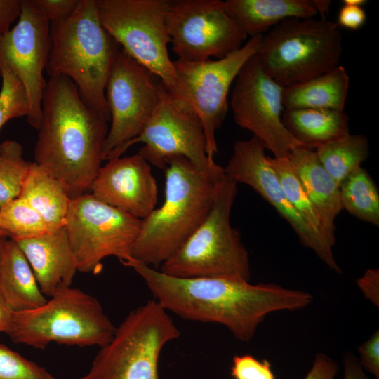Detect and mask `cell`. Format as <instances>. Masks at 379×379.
<instances>
[{
    "instance_id": "obj_1",
    "label": "cell",
    "mask_w": 379,
    "mask_h": 379,
    "mask_svg": "<svg viewBox=\"0 0 379 379\" xmlns=\"http://www.w3.org/2000/svg\"><path fill=\"white\" fill-rule=\"evenodd\" d=\"M141 277L166 310L194 321L225 326L239 340H251L271 312L308 306L313 296L274 284L219 277L180 278L167 275L132 258L124 263Z\"/></svg>"
},
{
    "instance_id": "obj_2",
    "label": "cell",
    "mask_w": 379,
    "mask_h": 379,
    "mask_svg": "<svg viewBox=\"0 0 379 379\" xmlns=\"http://www.w3.org/2000/svg\"><path fill=\"white\" fill-rule=\"evenodd\" d=\"M108 121L84 102L70 79L56 76L46 81L34 162L71 199L91 193L103 161Z\"/></svg>"
},
{
    "instance_id": "obj_3",
    "label": "cell",
    "mask_w": 379,
    "mask_h": 379,
    "mask_svg": "<svg viewBox=\"0 0 379 379\" xmlns=\"http://www.w3.org/2000/svg\"><path fill=\"white\" fill-rule=\"evenodd\" d=\"M165 196L161 207L142 220L131 257L154 268L168 260L209 213L218 184L181 156L166 161Z\"/></svg>"
},
{
    "instance_id": "obj_4",
    "label": "cell",
    "mask_w": 379,
    "mask_h": 379,
    "mask_svg": "<svg viewBox=\"0 0 379 379\" xmlns=\"http://www.w3.org/2000/svg\"><path fill=\"white\" fill-rule=\"evenodd\" d=\"M46 73L70 79L84 102L108 121L105 86L120 46L102 25L95 0H79L72 15L51 23Z\"/></svg>"
},
{
    "instance_id": "obj_5",
    "label": "cell",
    "mask_w": 379,
    "mask_h": 379,
    "mask_svg": "<svg viewBox=\"0 0 379 379\" xmlns=\"http://www.w3.org/2000/svg\"><path fill=\"white\" fill-rule=\"evenodd\" d=\"M237 183L225 175L207 217L159 271L180 278L219 277L249 281L248 253L230 224Z\"/></svg>"
},
{
    "instance_id": "obj_6",
    "label": "cell",
    "mask_w": 379,
    "mask_h": 379,
    "mask_svg": "<svg viewBox=\"0 0 379 379\" xmlns=\"http://www.w3.org/2000/svg\"><path fill=\"white\" fill-rule=\"evenodd\" d=\"M115 329L95 298L70 286L37 308L13 312L6 333L15 343L37 349L51 343L102 347Z\"/></svg>"
},
{
    "instance_id": "obj_7",
    "label": "cell",
    "mask_w": 379,
    "mask_h": 379,
    "mask_svg": "<svg viewBox=\"0 0 379 379\" xmlns=\"http://www.w3.org/2000/svg\"><path fill=\"white\" fill-rule=\"evenodd\" d=\"M343 37L324 18L286 19L262 36L256 53L263 70L284 88L340 65Z\"/></svg>"
},
{
    "instance_id": "obj_8",
    "label": "cell",
    "mask_w": 379,
    "mask_h": 379,
    "mask_svg": "<svg viewBox=\"0 0 379 379\" xmlns=\"http://www.w3.org/2000/svg\"><path fill=\"white\" fill-rule=\"evenodd\" d=\"M103 27L121 48L158 78L176 100L187 103L171 59L170 0H95Z\"/></svg>"
},
{
    "instance_id": "obj_9",
    "label": "cell",
    "mask_w": 379,
    "mask_h": 379,
    "mask_svg": "<svg viewBox=\"0 0 379 379\" xmlns=\"http://www.w3.org/2000/svg\"><path fill=\"white\" fill-rule=\"evenodd\" d=\"M180 335L172 318L156 300L131 311L100 347L80 379H160L158 364L169 342Z\"/></svg>"
},
{
    "instance_id": "obj_10",
    "label": "cell",
    "mask_w": 379,
    "mask_h": 379,
    "mask_svg": "<svg viewBox=\"0 0 379 379\" xmlns=\"http://www.w3.org/2000/svg\"><path fill=\"white\" fill-rule=\"evenodd\" d=\"M158 104L138 136L121 149L144 143L138 154L149 164L165 170L173 157L186 158L199 172L214 178L225 175L224 168L206 154V138L196 112L190 105L175 99L157 78Z\"/></svg>"
},
{
    "instance_id": "obj_11",
    "label": "cell",
    "mask_w": 379,
    "mask_h": 379,
    "mask_svg": "<svg viewBox=\"0 0 379 379\" xmlns=\"http://www.w3.org/2000/svg\"><path fill=\"white\" fill-rule=\"evenodd\" d=\"M142 220L111 206L91 193L71 199L65 226L77 270L97 273L102 260L131 258Z\"/></svg>"
},
{
    "instance_id": "obj_12",
    "label": "cell",
    "mask_w": 379,
    "mask_h": 379,
    "mask_svg": "<svg viewBox=\"0 0 379 379\" xmlns=\"http://www.w3.org/2000/svg\"><path fill=\"white\" fill-rule=\"evenodd\" d=\"M167 27L178 59H220L239 49L247 36L221 0L170 1Z\"/></svg>"
},
{
    "instance_id": "obj_13",
    "label": "cell",
    "mask_w": 379,
    "mask_h": 379,
    "mask_svg": "<svg viewBox=\"0 0 379 379\" xmlns=\"http://www.w3.org/2000/svg\"><path fill=\"white\" fill-rule=\"evenodd\" d=\"M284 89L263 70L255 53L237 74L230 100L235 123L258 138L274 157H288L303 146L282 122Z\"/></svg>"
},
{
    "instance_id": "obj_14",
    "label": "cell",
    "mask_w": 379,
    "mask_h": 379,
    "mask_svg": "<svg viewBox=\"0 0 379 379\" xmlns=\"http://www.w3.org/2000/svg\"><path fill=\"white\" fill-rule=\"evenodd\" d=\"M105 98L111 126L103 161L120 157L123 147L142 132L158 104L157 77L121 48L107 80Z\"/></svg>"
},
{
    "instance_id": "obj_15",
    "label": "cell",
    "mask_w": 379,
    "mask_h": 379,
    "mask_svg": "<svg viewBox=\"0 0 379 379\" xmlns=\"http://www.w3.org/2000/svg\"><path fill=\"white\" fill-rule=\"evenodd\" d=\"M262 36L250 37L239 49L220 59L173 61L187 102L201 123L209 158L213 159L218 152L215 132L222 124L228 110L230 86L244 63L257 53Z\"/></svg>"
},
{
    "instance_id": "obj_16",
    "label": "cell",
    "mask_w": 379,
    "mask_h": 379,
    "mask_svg": "<svg viewBox=\"0 0 379 379\" xmlns=\"http://www.w3.org/2000/svg\"><path fill=\"white\" fill-rule=\"evenodd\" d=\"M51 47V23L32 0H22L20 15L0 36V74L11 72L24 86L29 100L27 121L38 129L46 84V70Z\"/></svg>"
},
{
    "instance_id": "obj_17",
    "label": "cell",
    "mask_w": 379,
    "mask_h": 379,
    "mask_svg": "<svg viewBox=\"0 0 379 379\" xmlns=\"http://www.w3.org/2000/svg\"><path fill=\"white\" fill-rule=\"evenodd\" d=\"M265 150L263 143L254 136L237 141L224 168L225 175L237 183L252 187L288 222L303 246L312 250L331 270L340 273L333 245L312 228L289 202Z\"/></svg>"
},
{
    "instance_id": "obj_18",
    "label": "cell",
    "mask_w": 379,
    "mask_h": 379,
    "mask_svg": "<svg viewBox=\"0 0 379 379\" xmlns=\"http://www.w3.org/2000/svg\"><path fill=\"white\" fill-rule=\"evenodd\" d=\"M98 200L143 220L157 202V181L149 164L139 154L109 159L91 188Z\"/></svg>"
},
{
    "instance_id": "obj_19",
    "label": "cell",
    "mask_w": 379,
    "mask_h": 379,
    "mask_svg": "<svg viewBox=\"0 0 379 379\" xmlns=\"http://www.w3.org/2000/svg\"><path fill=\"white\" fill-rule=\"evenodd\" d=\"M15 241L44 295L52 297L71 286L78 270L65 225L43 235Z\"/></svg>"
},
{
    "instance_id": "obj_20",
    "label": "cell",
    "mask_w": 379,
    "mask_h": 379,
    "mask_svg": "<svg viewBox=\"0 0 379 379\" xmlns=\"http://www.w3.org/2000/svg\"><path fill=\"white\" fill-rule=\"evenodd\" d=\"M288 158L317 210L325 235L335 244V219L343 209L339 185L323 167L314 149L299 146L290 152Z\"/></svg>"
},
{
    "instance_id": "obj_21",
    "label": "cell",
    "mask_w": 379,
    "mask_h": 379,
    "mask_svg": "<svg viewBox=\"0 0 379 379\" xmlns=\"http://www.w3.org/2000/svg\"><path fill=\"white\" fill-rule=\"evenodd\" d=\"M227 13L246 36L264 35L281 21L292 18H314L315 0H227Z\"/></svg>"
},
{
    "instance_id": "obj_22",
    "label": "cell",
    "mask_w": 379,
    "mask_h": 379,
    "mask_svg": "<svg viewBox=\"0 0 379 379\" xmlns=\"http://www.w3.org/2000/svg\"><path fill=\"white\" fill-rule=\"evenodd\" d=\"M0 291L13 312L33 310L47 301L24 253L10 238L0 258Z\"/></svg>"
},
{
    "instance_id": "obj_23",
    "label": "cell",
    "mask_w": 379,
    "mask_h": 379,
    "mask_svg": "<svg viewBox=\"0 0 379 379\" xmlns=\"http://www.w3.org/2000/svg\"><path fill=\"white\" fill-rule=\"evenodd\" d=\"M350 77L343 65L284 88L285 109H328L344 110Z\"/></svg>"
},
{
    "instance_id": "obj_24",
    "label": "cell",
    "mask_w": 379,
    "mask_h": 379,
    "mask_svg": "<svg viewBox=\"0 0 379 379\" xmlns=\"http://www.w3.org/2000/svg\"><path fill=\"white\" fill-rule=\"evenodd\" d=\"M281 119L284 126L298 142L313 149L350 133L349 117L344 110L285 109Z\"/></svg>"
},
{
    "instance_id": "obj_25",
    "label": "cell",
    "mask_w": 379,
    "mask_h": 379,
    "mask_svg": "<svg viewBox=\"0 0 379 379\" xmlns=\"http://www.w3.org/2000/svg\"><path fill=\"white\" fill-rule=\"evenodd\" d=\"M18 197L42 217L51 231L65 225L71 199L61 184L34 161Z\"/></svg>"
},
{
    "instance_id": "obj_26",
    "label": "cell",
    "mask_w": 379,
    "mask_h": 379,
    "mask_svg": "<svg viewBox=\"0 0 379 379\" xmlns=\"http://www.w3.org/2000/svg\"><path fill=\"white\" fill-rule=\"evenodd\" d=\"M320 163L339 185L361 167L369 155L367 138L347 133L314 149Z\"/></svg>"
},
{
    "instance_id": "obj_27",
    "label": "cell",
    "mask_w": 379,
    "mask_h": 379,
    "mask_svg": "<svg viewBox=\"0 0 379 379\" xmlns=\"http://www.w3.org/2000/svg\"><path fill=\"white\" fill-rule=\"evenodd\" d=\"M343 209L354 217L379 225V192L368 172L360 167L340 185Z\"/></svg>"
},
{
    "instance_id": "obj_28",
    "label": "cell",
    "mask_w": 379,
    "mask_h": 379,
    "mask_svg": "<svg viewBox=\"0 0 379 379\" xmlns=\"http://www.w3.org/2000/svg\"><path fill=\"white\" fill-rule=\"evenodd\" d=\"M51 231L42 217L20 197L0 208V232L8 238H32Z\"/></svg>"
},
{
    "instance_id": "obj_29",
    "label": "cell",
    "mask_w": 379,
    "mask_h": 379,
    "mask_svg": "<svg viewBox=\"0 0 379 379\" xmlns=\"http://www.w3.org/2000/svg\"><path fill=\"white\" fill-rule=\"evenodd\" d=\"M32 163L23 158L18 142L0 145V208L19 197Z\"/></svg>"
},
{
    "instance_id": "obj_30",
    "label": "cell",
    "mask_w": 379,
    "mask_h": 379,
    "mask_svg": "<svg viewBox=\"0 0 379 379\" xmlns=\"http://www.w3.org/2000/svg\"><path fill=\"white\" fill-rule=\"evenodd\" d=\"M267 160L274 170L280 184L291 205L315 231L324 236L321 220L295 173L288 157H270Z\"/></svg>"
},
{
    "instance_id": "obj_31",
    "label": "cell",
    "mask_w": 379,
    "mask_h": 379,
    "mask_svg": "<svg viewBox=\"0 0 379 379\" xmlns=\"http://www.w3.org/2000/svg\"><path fill=\"white\" fill-rule=\"evenodd\" d=\"M0 76L2 84L0 91V129L8 120L27 117L29 100L25 88L19 79L11 72L4 69Z\"/></svg>"
},
{
    "instance_id": "obj_32",
    "label": "cell",
    "mask_w": 379,
    "mask_h": 379,
    "mask_svg": "<svg viewBox=\"0 0 379 379\" xmlns=\"http://www.w3.org/2000/svg\"><path fill=\"white\" fill-rule=\"evenodd\" d=\"M0 379H56L44 367L0 344Z\"/></svg>"
},
{
    "instance_id": "obj_33",
    "label": "cell",
    "mask_w": 379,
    "mask_h": 379,
    "mask_svg": "<svg viewBox=\"0 0 379 379\" xmlns=\"http://www.w3.org/2000/svg\"><path fill=\"white\" fill-rule=\"evenodd\" d=\"M231 375L234 379H276L270 361L250 354L233 357Z\"/></svg>"
},
{
    "instance_id": "obj_34",
    "label": "cell",
    "mask_w": 379,
    "mask_h": 379,
    "mask_svg": "<svg viewBox=\"0 0 379 379\" xmlns=\"http://www.w3.org/2000/svg\"><path fill=\"white\" fill-rule=\"evenodd\" d=\"M32 1L50 23L61 22L69 18L79 3V0Z\"/></svg>"
},
{
    "instance_id": "obj_35",
    "label": "cell",
    "mask_w": 379,
    "mask_h": 379,
    "mask_svg": "<svg viewBox=\"0 0 379 379\" xmlns=\"http://www.w3.org/2000/svg\"><path fill=\"white\" fill-rule=\"evenodd\" d=\"M359 359L363 369L371 373L375 379H379V331L373 334L359 347Z\"/></svg>"
},
{
    "instance_id": "obj_36",
    "label": "cell",
    "mask_w": 379,
    "mask_h": 379,
    "mask_svg": "<svg viewBox=\"0 0 379 379\" xmlns=\"http://www.w3.org/2000/svg\"><path fill=\"white\" fill-rule=\"evenodd\" d=\"M366 18L362 6L343 4L339 10L336 23L346 29L358 30L365 24Z\"/></svg>"
},
{
    "instance_id": "obj_37",
    "label": "cell",
    "mask_w": 379,
    "mask_h": 379,
    "mask_svg": "<svg viewBox=\"0 0 379 379\" xmlns=\"http://www.w3.org/2000/svg\"><path fill=\"white\" fill-rule=\"evenodd\" d=\"M338 364L323 353L315 355L312 366L304 379H334Z\"/></svg>"
},
{
    "instance_id": "obj_38",
    "label": "cell",
    "mask_w": 379,
    "mask_h": 379,
    "mask_svg": "<svg viewBox=\"0 0 379 379\" xmlns=\"http://www.w3.org/2000/svg\"><path fill=\"white\" fill-rule=\"evenodd\" d=\"M357 284L364 295L373 304H379V270L368 269L357 280Z\"/></svg>"
},
{
    "instance_id": "obj_39",
    "label": "cell",
    "mask_w": 379,
    "mask_h": 379,
    "mask_svg": "<svg viewBox=\"0 0 379 379\" xmlns=\"http://www.w3.org/2000/svg\"><path fill=\"white\" fill-rule=\"evenodd\" d=\"M22 11V0H0V36L18 20Z\"/></svg>"
},
{
    "instance_id": "obj_40",
    "label": "cell",
    "mask_w": 379,
    "mask_h": 379,
    "mask_svg": "<svg viewBox=\"0 0 379 379\" xmlns=\"http://www.w3.org/2000/svg\"><path fill=\"white\" fill-rule=\"evenodd\" d=\"M343 365L344 379H372L365 374L359 359L351 352L345 354Z\"/></svg>"
},
{
    "instance_id": "obj_41",
    "label": "cell",
    "mask_w": 379,
    "mask_h": 379,
    "mask_svg": "<svg viewBox=\"0 0 379 379\" xmlns=\"http://www.w3.org/2000/svg\"><path fill=\"white\" fill-rule=\"evenodd\" d=\"M13 312L0 291V332L7 331Z\"/></svg>"
},
{
    "instance_id": "obj_42",
    "label": "cell",
    "mask_w": 379,
    "mask_h": 379,
    "mask_svg": "<svg viewBox=\"0 0 379 379\" xmlns=\"http://www.w3.org/2000/svg\"><path fill=\"white\" fill-rule=\"evenodd\" d=\"M317 13L320 15V18H326L328 13L331 1L328 0H315Z\"/></svg>"
},
{
    "instance_id": "obj_43",
    "label": "cell",
    "mask_w": 379,
    "mask_h": 379,
    "mask_svg": "<svg viewBox=\"0 0 379 379\" xmlns=\"http://www.w3.org/2000/svg\"><path fill=\"white\" fill-rule=\"evenodd\" d=\"M366 1L365 0H343V4L345 5H350V6H362L364 4H366Z\"/></svg>"
},
{
    "instance_id": "obj_44",
    "label": "cell",
    "mask_w": 379,
    "mask_h": 379,
    "mask_svg": "<svg viewBox=\"0 0 379 379\" xmlns=\"http://www.w3.org/2000/svg\"><path fill=\"white\" fill-rule=\"evenodd\" d=\"M7 239H8V237L0 232V258H1V253L4 248V244Z\"/></svg>"
}]
</instances>
